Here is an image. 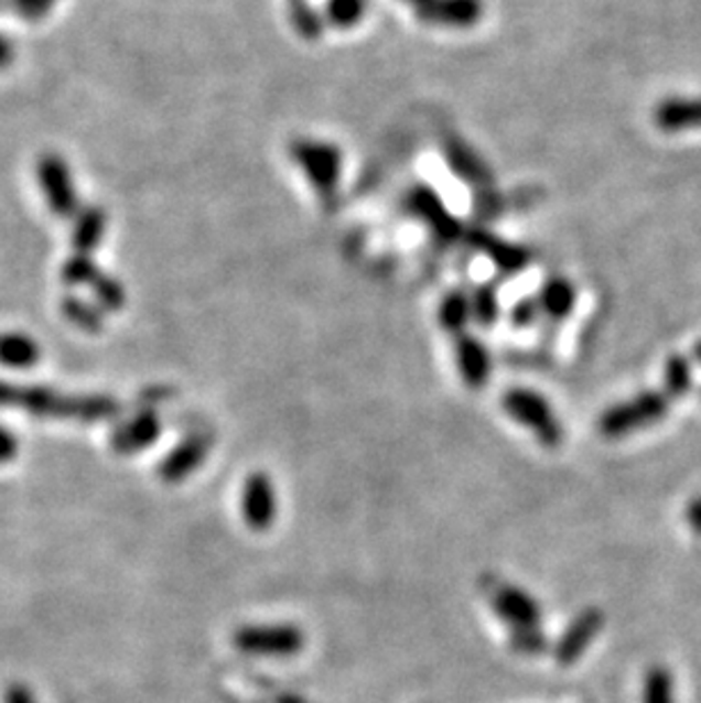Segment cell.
Here are the masks:
<instances>
[{
    "label": "cell",
    "mask_w": 701,
    "mask_h": 703,
    "mask_svg": "<svg viewBox=\"0 0 701 703\" xmlns=\"http://www.w3.org/2000/svg\"><path fill=\"white\" fill-rule=\"evenodd\" d=\"M0 408H17L37 419L80 421L98 424L119 417L121 405L112 397L103 394H64L40 385H17L0 380Z\"/></svg>",
    "instance_id": "cell-1"
},
{
    "label": "cell",
    "mask_w": 701,
    "mask_h": 703,
    "mask_svg": "<svg viewBox=\"0 0 701 703\" xmlns=\"http://www.w3.org/2000/svg\"><path fill=\"white\" fill-rule=\"evenodd\" d=\"M675 397L668 390H645L636 394L634 399L622 401L613 408H608L600 421L597 431L606 440H619L634 431L647 429L658 424L670 412Z\"/></svg>",
    "instance_id": "cell-2"
},
{
    "label": "cell",
    "mask_w": 701,
    "mask_h": 703,
    "mask_svg": "<svg viewBox=\"0 0 701 703\" xmlns=\"http://www.w3.org/2000/svg\"><path fill=\"white\" fill-rule=\"evenodd\" d=\"M504 410L508 412L510 419L517 421V424L529 429L542 446L556 448L563 444L565 440L563 424H560L553 408L540 392L526 390V388L508 390L504 394Z\"/></svg>",
    "instance_id": "cell-3"
},
{
    "label": "cell",
    "mask_w": 701,
    "mask_h": 703,
    "mask_svg": "<svg viewBox=\"0 0 701 703\" xmlns=\"http://www.w3.org/2000/svg\"><path fill=\"white\" fill-rule=\"evenodd\" d=\"M233 647L254 658H294L305 647V636L292 624H249L235 628Z\"/></svg>",
    "instance_id": "cell-4"
},
{
    "label": "cell",
    "mask_w": 701,
    "mask_h": 703,
    "mask_svg": "<svg viewBox=\"0 0 701 703\" xmlns=\"http://www.w3.org/2000/svg\"><path fill=\"white\" fill-rule=\"evenodd\" d=\"M294 162L305 173L310 185L317 190L322 201L331 207L337 194L339 173H342V153L337 147L326 142H312V139H296L290 147Z\"/></svg>",
    "instance_id": "cell-5"
},
{
    "label": "cell",
    "mask_w": 701,
    "mask_h": 703,
    "mask_svg": "<svg viewBox=\"0 0 701 703\" xmlns=\"http://www.w3.org/2000/svg\"><path fill=\"white\" fill-rule=\"evenodd\" d=\"M46 205L57 219H74L80 213V196L74 185L72 169L60 153H44L34 166Z\"/></svg>",
    "instance_id": "cell-6"
},
{
    "label": "cell",
    "mask_w": 701,
    "mask_h": 703,
    "mask_svg": "<svg viewBox=\"0 0 701 703\" xmlns=\"http://www.w3.org/2000/svg\"><path fill=\"white\" fill-rule=\"evenodd\" d=\"M239 506H241L239 510L244 521H247V526L254 533L269 531L278 515L273 480L265 472H254L251 476H247L241 487Z\"/></svg>",
    "instance_id": "cell-7"
},
{
    "label": "cell",
    "mask_w": 701,
    "mask_h": 703,
    "mask_svg": "<svg viewBox=\"0 0 701 703\" xmlns=\"http://www.w3.org/2000/svg\"><path fill=\"white\" fill-rule=\"evenodd\" d=\"M606 624V615L600 608H583L572 624L563 630V636L558 638L553 647V658L560 667H572L583 658V653L590 649V645L597 640Z\"/></svg>",
    "instance_id": "cell-8"
},
{
    "label": "cell",
    "mask_w": 701,
    "mask_h": 703,
    "mask_svg": "<svg viewBox=\"0 0 701 703\" xmlns=\"http://www.w3.org/2000/svg\"><path fill=\"white\" fill-rule=\"evenodd\" d=\"M406 207L419 221H424L431 228L433 237H438L444 244L459 239L463 232L461 224L453 219L442 198L427 185H417L410 190L406 198Z\"/></svg>",
    "instance_id": "cell-9"
},
{
    "label": "cell",
    "mask_w": 701,
    "mask_h": 703,
    "mask_svg": "<svg viewBox=\"0 0 701 703\" xmlns=\"http://www.w3.org/2000/svg\"><path fill=\"white\" fill-rule=\"evenodd\" d=\"M489 606L510 628H531L542 621V608L536 596L517 585H497L489 594Z\"/></svg>",
    "instance_id": "cell-10"
},
{
    "label": "cell",
    "mask_w": 701,
    "mask_h": 703,
    "mask_svg": "<svg viewBox=\"0 0 701 703\" xmlns=\"http://www.w3.org/2000/svg\"><path fill=\"white\" fill-rule=\"evenodd\" d=\"M213 448V440L203 433L185 437L179 446H173L169 455H164V461L158 467V474L164 483H181L190 478L209 455Z\"/></svg>",
    "instance_id": "cell-11"
},
{
    "label": "cell",
    "mask_w": 701,
    "mask_h": 703,
    "mask_svg": "<svg viewBox=\"0 0 701 703\" xmlns=\"http://www.w3.org/2000/svg\"><path fill=\"white\" fill-rule=\"evenodd\" d=\"M654 126L660 132L701 130V96H670L654 108Z\"/></svg>",
    "instance_id": "cell-12"
},
{
    "label": "cell",
    "mask_w": 701,
    "mask_h": 703,
    "mask_svg": "<svg viewBox=\"0 0 701 703\" xmlns=\"http://www.w3.org/2000/svg\"><path fill=\"white\" fill-rule=\"evenodd\" d=\"M419 21L446 28H472L481 21V0H427L424 6L414 8Z\"/></svg>",
    "instance_id": "cell-13"
},
{
    "label": "cell",
    "mask_w": 701,
    "mask_h": 703,
    "mask_svg": "<svg viewBox=\"0 0 701 703\" xmlns=\"http://www.w3.org/2000/svg\"><path fill=\"white\" fill-rule=\"evenodd\" d=\"M162 421L155 410L147 408L128 419L123 426H119L112 435V448L121 455H132L153 446L160 440Z\"/></svg>",
    "instance_id": "cell-14"
},
{
    "label": "cell",
    "mask_w": 701,
    "mask_h": 703,
    "mask_svg": "<svg viewBox=\"0 0 701 703\" xmlns=\"http://www.w3.org/2000/svg\"><path fill=\"white\" fill-rule=\"evenodd\" d=\"M455 363H459V371L470 390L485 388L489 371H493V360H489L487 348L478 337L467 333L459 335V339H455Z\"/></svg>",
    "instance_id": "cell-15"
},
{
    "label": "cell",
    "mask_w": 701,
    "mask_h": 703,
    "mask_svg": "<svg viewBox=\"0 0 701 703\" xmlns=\"http://www.w3.org/2000/svg\"><path fill=\"white\" fill-rule=\"evenodd\" d=\"M105 230H108V213H105L100 205L80 207V213L74 217V228H72L74 251L91 256L103 244Z\"/></svg>",
    "instance_id": "cell-16"
},
{
    "label": "cell",
    "mask_w": 701,
    "mask_h": 703,
    "mask_svg": "<svg viewBox=\"0 0 701 703\" xmlns=\"http://www.w3.org/2000/svg\"><path fill=\"white\" fill-rule=\"evenodd\" d=\"M540 303V312L547 322L560 324L572 314L576 303V290L563 275H553L542 285L540 294L536 296Z\"/></svg>",
    "instance_id": "cell-17"
},
{
    "label": "cell",
    "mask_w": 701,
    "mask_h": 703,
    "mask_svg": "<svg viewBox=\"0 0 701 703\" xmlns=\"http://www.w3.org/2000/svg\"><path fill=\"white\" fill-rule=\"evenodd\" d=\"M42 360L40 342L28 333H0V367L32 369Z\"/></svg>",
    "instance_id": "cell-18"
},
{
    "label": "cell",
    "mask_w": 701,
    "mask_h": 703,
    "mask_svg": "<svg viewBox=\"0 0 701 703\" xmlns=\"http://www.w3.org/2000/svg\"><path fill=\"white\" fill-rule=\"evenodd\" d=\"M476 249H483L489 258H493V262L504 271V273H519L526 264L531 262V253L521 249V246H515V244H508V241H502V239H495L489 237L485 232H476L472 237Z\"/></svg>",
    "instance_id": "cell-19"
},
{
    "label": "cell",
    "mask_w": 701,
    "mask_h": 703,
    "mask_svg": "<svg viewBox=\"0 0 701 703\" xmlns=\"http://www.w3.org/2000/svg\"><path fill=\"white\" fill-rule=\"evenodd\" d=\"M444 151H446V160H449V166L453 169V173L461 175V179H465L467 183L487 185L489 181H493L489 169L481 162V158L465 142L453 139V142H449L444 147Z\"/></svg>",
    "instance_id": "cell-20"
},
{
    "label": "cell",
    "mask_w": 701,
    "mask_h": 703,
    "mask_svg": "<svg viewBox=\"0 0 701 703\" xmlns=\"http://www.w3.org/2000/svg\"><path fill=\"white\" fill-rule=\"evenodd\" d=\"M60 310H62L64 320H66L68 324L80 328V331H85V333L96 335V333H100L103 326H105V312H103L96 303L85 301V299H80V296H74V294L64 296Z\"/></svg>",
    "instance_id": "cell-21"
},
{
    "label": "cell",
    "mask_w": 701,
    "mask_h": 703,
    "mask_svg": "<svg viewBox=\"0 0 701 703\" xmlns=\"http://www.w3.org/2000/svg\"><path fill=\"white\" fill-rule=\"evenodd\" d=\"M440 324L446 333L451 335H463L465 326L472 320V305H470V296L463 292H451L444 296L442 305H440Z\"/></svg>",
    "instance_id": "cell-22"
},
{
    "label": "cell",
    "mask_w": 701,
    "mask_h": 703,
    "mask_svg": "<svg viewBox=\"0 0 701 703\" xmlns=\"http://www.w3.org/2000/svg\"><path fill=\"white\" fill-rule=\"evenodd\" d=\"M100 267L91 256L85 253H74L72 258H66L62 264V283L66 288H91L94 280L100 275Z\"/></svg>",
    "instance_id": "cell-23"
},
{
    "label": "cell",
    "mask_w": 701,
    "mask_h": 703,
    "mask_svg": "<svg viewBox=\"0 0 701 703\" xmlns=\"http://www.w3.org/2000/svg\"><path fill=\"white\" fill-rule=\"evenodd\" d=\"M643 703H675V679L668 667H649L643 683Z\"/></svg>",
    "instance_id": "cell-24"
},
{
    "label": "cell",
    "mask_w": 701,
    "mask_h": 703,
    "mask_svg": "<svg viewBox=\"0 0 701 703\" xmlns=\"http://www.w3.org/2000/svg\"><path fill=\"white\" fill-rule=\"evenodd\" d=\"M662 388L668 390L675 401L683 399L692 390V363L686 356H670L665 363Z\"/></svg>",
    "instance_id": "cell-25"
},
{
    "label": "cell",
    "mask_w": 701,
    "mask_h": 703,
    "mask_svg": "<svg viewBox=\"0 0 701 703\" xmlns=\"http://www.w3.org/2000/svg\"><path fill=\"white\" fill-rule=\"evenodd\" d=\"M91 294H94V303L103 312H119L126 305L123 285L115 275H108L105 271L91 283Z\"/></svg>",
    "instance_id": "cell-26"
},
{
    "label": "cell",
    "mask_w": 701,
    "mask_h": 703,
    "mask_svg": "<svg viewBox=\"0 0 701 703\" xmlns=\"http://www.w3.org/2000/svg\"><path fill=\"white\" fill-rule=\"evenodd\" d=\"M367 12V0H326V21L339 30L354 28Z\"/></svg>",
    "instance_id": "cell-27"
},
{
    "label": "cell",
    "mask_w": 701,
    "mask_h": 703,
    "mask_svg": "<svg viewBox=\"0 0 701 703\" xmlns=\"http://www.w3.org/2000/svg\"><path fill=\"white\" fill-rule=\"evenodd\" d=\"M470 305H472V320H476L485 328H489L499 320V296L489 285L478 288L470 296Z\"/></svg>",
    "instance_id": "cell-28"
},
{
    "label": "cell",
    "mask_w": 701,
    "mask_h": 703,
    "mask_svg": "<svg viewBox=\"0 0 701 703\" xmlns=\"http://www.w3.org/2000/svg\"><path fill=\"white\" fill-rule=\"evenodd\" d=\"M510 647L521 656H540L549 649V642L540 626L510 628Z\"/></svg>",
    "instance_id": "cell-29"
},
{
    "label": "cell",
    "mask_w": 701,
    "mask_h": 703,
    "mask_svg": "<svg viewBox=\"0 0 701 703\" xmlns=\"http://www.w3.org/2000/svg\"><path fill=\"white\" fill-rule=\"evenodd\" d=\"M292 21H294L296 30L303 34L305 40H320L324 21L312 8L301 3V0H296V6L292 10Z\"/></svg>",
    "instance_id": "cell-30"
},
{
    "label": "cell",
    "mask_w": 701,
    "mask_h": 703,
    "mask_svg": "<svg viewBox=\"0 0 701 703\" xmlns=\"http://www.w3.org/2000/svg\"><path fill=\"white\" fill-rule=\"evenodd\" d=\"M540 316H542V312H540L538 299L526 296L519 303H515V307L510 310V324H513V328L524 331V328H531L540 320Z\"/></svg>",
    "instance_id": "cell-31"
},
{
    "label": "cell",
    "mask_w": 701,
    "mask_h": 703,
    "mask_svg": "<svg viewBox=\"0 0 701 703\" xmlns=\"http://www.w3.org/2000/svg\"><path fill=\"white\" fill-rule=\"evenodd\" d=\"M60 0H10L12 10L23 21H42Z\"/></svg>",
    "instance_id": "cell-32"
},
{
    "label": "cell",
    "mask_w": 701,
    "mask_h": 703,
    "mask_svg": "<svg viewBox=\"0 0 701 703\" xmlns=\"http://www.w3.org/2000/svg\"><path fill=\"white\" fill-rule=\"evenodd\" d=\"M17 451H19V442H17V437H14L8 429L0 426V465L14 461Z\"/></svg>",
    "instance_id": "cell-33"
},
{
    "label": "cell",
    "mask_w": 701,
    "mask_h": 703,
    "mask_svg": "<svg viewBox=\"0 0 701 703\" xmlns=\"http://www.w3.org/2000/svg\"><path fill=\"white\" fill-rule=\"evenodd\" d=\"M686 521H688V526H690V529H692L697 536H701V497H697V499H692V501L688 504V508H686Z\"/></svg>",
    "instance_id": "cell-34"
},
{
    "label": "cell",
    "mask_w": 701,
    "mask_h": 703,
    "mask_svg": "<svg viewBox=\"0 0 701 703\" xmlns=\"http://www.w3.org/2000/svg\"><path fill=\"white\" fill-rule=\"evenodd\" d=\"M17 57V51H14V44L6 37V34H0V72L3 68H8Z\"/></svg>",
    "instance_id": "cell-35"
},
{
    "label": "cell",
    "mask_w": 701,
    "mask_h": 703,
    "mask_svg": "<svg viewBox=\"0 0 701 703\" xmlns=\"http://www.w3.org/2000/svg\"><path fill=\"white\" fill-rule=\"evenodd\" d=\"M6 703H37L25 685H12L6 694Z\"/></svg>",
    "instance_id": "cell-36"
},
{
    "label": "cell",
    "mask_w": 701,
    "mask_h": 703,
    "mask_svg": "<svg viewBox=\"0 0 701 703\" xmlns=\"http://www.w3.org/2000/svg\"><path fill=\"white\" fill-rule=\"evenodd\" d=\"M690 358H692V360H697V363L701 365V339L692 346V350H690Z\"/></svg>",
    "instance_id": "cell-37"
},
{
    "label": "cell",
    "mask_w": 701,
    "mask_h": 703,
    "mask_svg": "<svg viewBox=\"0 0 701 703\" xmlns=\"http://www.w3.org/2000/svg\"><path fill=\"white\" fill-rule=\"evenodd\" d=\"M406 3H410L412 8H419V6H424V3H427V0H406Z\"/></svg>",
    "instance_id": "cell-38"
}]
</instances>
